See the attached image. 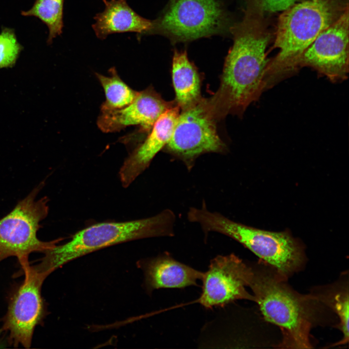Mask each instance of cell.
Here are the masks:
<instances>
[{"instance_id": "cell-4", "label": "cell", "mask_w": 349, "mask_h": 349, "mask_svg": "<svg viewBox=\"0 0 349 349\" xmlns=\"http://www.w3.org/2000/svg\"><path fill=\"white\" fill-rule=\"evenodd\" d=\"M174 221L173 213L165 210L138 220L94 224L77 232L66 243L56 244L46 251L40 263L34 266L48 276L67 262L107 246L139 238L170 236Z\"/></svg>"}, {"instance_id": "cell-7", "label": "cell", "mask_w": 349, "mask_h": 349, "mask_svg": "<svg viewBox=\"0 0 349 349\" xmlns=\"http://www.w3.org/2000/svg\"><path fill=\"white\" fill-rule=\"evenodd\" d=\"M44 186L41 182L15 208L0 220V262L10 256L16 257L22 264L34 252L44 253L61 239L45 242L39 240L37 232L41 221L48 212V199L36 197Z\"/></svg>"}, {"instance_id": "cell-10", "label": "cell", "mask_w": 349, "mask_h": 349, "mask_svg": "<svg viewBox=\"0 0 349 349\" xmlns=\"http://www.w3.org/2000/svg\"><path fill=\"white\" fill-rule=\"evenodd\" d=\"M349 9L321 32L298 62L300 70L309 67L333 83L346 80L349 74Z\"/></svg>"}, {"instance_id": "cell-15", "label": "cell", "mask_w": 349, "mask_h": 349, "mask_svg": "<svg viewBox=\"0 0 349 349\" xmlns=\"http://www.w3.org/2000/svg\"><path fill=\"white\" fill-rule=\"evenodd\" d=\"M141 268L147 289L182 288L197 285L204 272L182 263L165 254L143 261Z\"/></svg>"}, {"instance_id": "cell-8", "label": "cell", "mask_w": 349, "mask_h": 349, "mask_svg": "<svg viewBox=\"0 0 349 349\" xmlns=\"http://www.w3.org/2000/svg\"><path fill=\"white\" fill-rule=\"evenodd\" d=\"M217 120L208 98L202 97L179 113L171 138L165 146L166 150L190 168L201 154L224 151L225 145L217 130Z\"/></svg>"}, {"instance_id": "cell-1", "label": "cell", "mask_w": 349, "mask_h": 349, "mask_svg": "<svg viewBox=\"0 0 349 349\" xmlns=\"http://www.w3.org/2000/svg\"><path fill=\"white\" fill-rule=\"evenodd\" d=\"M242 20L231 25L233 44L225 58L219 88L208 98L218 120L228 114L241 116L265 91L271 40L264 11L257 0H245Z\"/></svg>"}, {"instance_id": "cell-9", "label": "cell", "mask_w": 349, "mask_h": 349, "mask_svg": "<svg viewBox=\"0 0 349 349\" xmlns=\"http://www.w3.org/2000/svg\"><path fill=\"white\" fill-rule=\"evenodd\" d=\"M25 275L23 282L13 295L4 319L3 330L9 333L15 347H31L35 326L42 318L44 305L41 287L47 278L29 261L21 264Z\"/></svg>"}, {"instance_id": "cell-21", "label": "cell", "mask_w": 349, "mask_h": 349, "mask_svg": "<svg viewBox=\"0 0 349 349\" xmlns=\"http://www.w3.org/2000/svg\"><path fill=\"white\" fill-rule=\"evenodd\" d=\"M264 12L284 11L302 0H258Z\"/></svg>"}, {"instance_id": "cell-20", "label": "cell", "mask_w": 349, "mask_h": 349, "mask_svg": "<svg viewBox=\"0 0 349 349\" xmlns=\"http://www.w3.org/2000/svg\"><path fill=\"white\" fill-rule=\"evenodd\" d=\"M331 305L340 320L339 327L343 338L338 344H345L349 340V293L348 291L337 293L332 298Z\"/></svg>"}, {"instance_id": "cell-6", "label": "cell", "mask_w": 349, "mask_h": 349, "mask_svg": "<svg viewBox=\"0 0 349 349\" xmlns=\"http://www.w3.org/2000/svg\"><path fill=\"white\" fill-rule=\"evenodd\" d=\"M232 24L218 0H169L144 34H159L172 43H184L224 33Z\"/></svg>"}, {"instance_id": "cell-12", "label": "cell", "mask_w": 349, "mask_h": 349, "mask_svg": "<svg viewBox=\"0 0 349 349\" xmlns=\"http://www.w3.org/2000/svg\"><path fill=\"white\" fill-rule=\"evenodd\" d=\"M166 101L152 86L138 92L135 99L122 108L100 111L97 125L103 132H118L129 126H138L140 131L150 132L159 117L176 105Z\"/></svg>"}, {"instance_id": "cell-14", "label": "cell", "mask_w": 349, "mask_h": 349, "mask_svg": "<svg viewBox=\"0 0 349 349\" xmlns=\"http://www.w3.org/2000/svg\"><path fill=\"white\" fill-rule=\"evenodd\" d=\"M105 7L95 16L92 28L96 37L104 40L117 33L136 32L137 39L151 29L152 20L137 14L127 0H103Z\"/></svg>"}, {"instance_id": "cell-5", "label": "cell", "mask_w": 349, "mask_h": 349, "mask_svg": "<svg viewBox=\"0 0 349 349\" xmlns=\"http://www.w3.org/2000/svg\"><path fill=\"white\" fill-rule=\"evenodd\" d=\"M188 217L190 221L198 223L206 233L217 232L239 242L286 279L302 264V245L287 230L272 232L247 226L209 211L205 205L191 208Z\"/></svg>"}, {"instance_id": "cell-16", "label": "cell", "mask_w": 349, "mask_h": 349, "mask_svg": "<svg viewBox=\"0 0 349 349\" xmlns=\"http://www.w3.org/2000/svg\"><path fill=\"white\" fill-rule=\"evenodd\" d=\"M172 77L175 102L181 110L190 107L202 98L201 77L195 65L189 60L186 50H174Z\"/></svg>"}, {"instance_id": "cell-18", "label": "cell", "mask_w": 349, "mask_h": 349, "mask_svg": "<svg viewBox=\"0 0 349 349\" xmlns=\"http://www.w3.org/2000/svg\"><path fill=\"white\" fill-rule=\"evenodd\" d=\"M63 3L64 0H36L30 9L21 12L23 16L38 18L47 26L49 31L48 44H51L53 39L62 33Z\"/></svg>"}, {"instance_id": "cell-13", "label": "cell", "mask_w": 349, "mask_h": 349, "mask_svg": "<svg viewBox=\"0 0 349 349\" xmlns=\"http://www.w3.org/2000/svg\"><path fill=\"white\" fill-rule=\"evenodd\" d=\"M180 110L176 104L163 113L154 123L146 138L137 145L126 159L119 172L123 187H128L148 167L154 157L168 143Z\"/></svg>"}, {"instance_id": "cell-3", "label": "cell", "mask_w": 349, "mask_h": 349, "mask_svg": "<svg viewBox=\"0 0 349 349\" xmlns=\"http://www.w3.org/2000/svg\"><path fill=\"white\" fill-rule=\"evenodd\" d=\"M285 279L277 271L253 269L249 286L265 319L281 330L283 337L281 345L288 348H310L313 299L292 290L285 282Z\"/></svg>"}, {"instance_id": "cell-19", "label": "cell", "mask_w": 349, "mask_h": 349, "mask_svg": "<svg viewBox=\"0 0 349 349\" xmlns=\"http://www.w3.org/2000/svg\"><path fill=\"white\" fill-rule=\"evenodd\" d=\"M22 48L14 31L4 28L0 33V68L13 65Z\"/></svg>"}, {"instance_id": "cell-2", "label": "cell", "mask_w": 349, "mask_h": 349, "mask_svg": "<svg viewBox=\"0 0 349 349\" xmlns=\"http://www.w3.org/2000/svg\"><path fill=\"white\" fill-rule=\"evenodd\" d=\"M348 9L349 0H302L284 11L273 46L279 51L268 64L265 91L297 73L304 51Z\"/></svg>"}, {"instance_id": "cell-17", "label": "cell", "mask_w": 349, "mask_h": 349, "mask_svg": "<svg viewBox=\"0 0 349 349\" xmlns=\"http://www.w3.org/2000/svg\"><path fill=\"white\" fill-rule=\"evenodd\" d=\"M109 72L110 76L95 73L104 89L106 97L101 105L100 111L125 107L131 103L138 94V91L132 89L121 79L114 67L111 68Z\"/></svg>"}, {"instance_id": "cell-11", "label": "cell", "mask_w": 349, "mask_h": 349, "mask_svg": "<svg viewBox=\"0 0 349 349\" xmlns=\"http://www.w3.org/2000/svg\"><path fill=\"white\" fill-rule=\"evenodd\" d=\"M253 268L234 254L218 255L211 261L202 279V291L198 302L206 308L223 307L240 299L254 301L245 287Z\"/></svg>"}]
</instances>
